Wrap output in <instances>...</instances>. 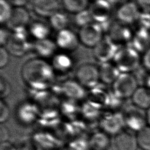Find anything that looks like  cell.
I'll use <instances>...</instances> for the list:
<instances>
[{"label": "cell", "instance_id": "obj_1", "mask_svg": "<svg viewBox=\"0 0 150 150\" xmlns=\"http://www.w3.org/2000/svg\"><path fill=\"white\" fill-rule=\"evenodd\" d=\"M22 77L28 84L36 88L49 86L54 79V70L42 58L28 60L22 68Z\"/></svg>", "mask_w": 150, "mask_h": 150}, {"label": "cell", "instance_id": "obj_2", "mask_svg": "<svg viewBox=\"0 0 150 150\" xmlns=\"http://www.w3.org/2000/svg\"><path fill=\"white\" fill-rule=\"evenodd\" d=\"M112 61L121 73H132L141 65V55L129 45H126L120 47Z\"/></svg>", "mask_w": 150, "mask_h": 150}, {"label": "cell", "instance_id": "obj_3", "mask_svg": "<svg viewBox=\"0 0 150 150\" xmlns=\"http://www.w3.org/2000/svg\"><path fill=\"white\" fill-rule=\"evenodd\" d=\"M32 45L28 38L26 28L14 30L11 33L5 45L10 54L15 57H22L32 49Z\"/></svg>", "mask_w": 150, "mask_h": 150}, {"label": "cell", "instance_id": "obj_4", "mask_svg": "<svg viewBox=\"0 0 150 150\" xmlns=\"http://www.w3.org/2000/svg\"><path fill=\"white\" fill-rule=\"evenodd\" d=\"M112 85L113 93L124 100L131 97L138 87V82L132 73H121Z\"/></svg>", "mask_w": 150, "mask_h": 150}, {"label": "cell", "instance_id": "obj_5", "mask_svg": "<svg viewBox=\"0 0 150 150\" xmlns=\"http://www.w3.org/2000/svg\"><path fill=\"white\" fill-rule=\"evenodd\" d=\"M75 77L81 86L93 87L100 81L98 67L90 63H83L76 69Z\"/></svg>", "mask_w": 150, "mask_h": 150}, {"label": "cell", "instance_id": "obj_6", "mask_svg": "<svg viewBox=\"0 0 150 150\" xmlns=\"http://www.w3.org/2000/svg\"><path fill=\"white\" fill-rule=\"evenodd\" d=\"M104 31L101 25L92 22L81 28L78 34L80 43L87 47H94L104 38Z\"/></svg>", "mask_w": 150, "mask_h": 150}, {"label": "cell", "instance_id": "obj_7", "mask_svg": "<svg viewBox=\"0 0 150 150\" xmlns=\"http://www.w3.org/2000/svg\"><path fill=\"white\" fill-rule=\"evenodd\" d=\"M120 47L121 46L116 44L106 36L94 47V58L101 63L110 62L113 60Z\"/></svg>", "mask_w": 150, "mask_h": 150}, {"label": "cell", "instance_id": "obj_8", "mask_svg": "<svg viewBox=\"0 0 150 150\" xmlns=\"http://www.w3.org/2000/svg\"><path fill=\"white\" fill-rule=\"evenodd\" d=\"M125 127L136 133L148 125L146 112L135 105L129 107L123 114Z\"/></svg>", "mask_w": 150, "mask_h": 150}, {"label": "cell", "instance_id": "obj_9", "mask_svg": "<svg viewBox=\"0 0 150 150\" xmlns=\"http://www.w3.org/2000/svg\"><path fill=\"white\" fill-rule=\"evenodd\" d=\"M141 12L142 11L135 1H127L118 8L116 16L118 22L129 26L137 23Z\"/></svg>", "mask_w": 150, "mask_h": 150}, {"label": "cell", "instance_id": "obj_10", "mask_svg": "<svg viewBox=\"0 0 150 150\" xmlns=\"http://www.w3.org/2000/svg\"><path fill=\"white\" fill-rule=\"evenodd\" d=\"M107 32V36L120 46L124 45L126 46L127 43H131L134 33L128 25L120 22H112Z\"/></svg>", "mask_w": 150, "mask_h": 150}, {"label": "cell", "instance_id": "obj_11", "mask_svg": "<svg viewBox=\"0 0 150 150\" xmlns=\"http://www.w3.org/2000/svg\"><path fill=\"white\" fill-rule=\"evenodd\" d=\"M112 7L111 4L104 0H94L88 9L94 22L101 25L111 21Z\"/></svg>", "mask_w": 150, "mask_h": 150}, {"label": "cell", "instance_id": "obj_12", "mask_svg": "<svg viewBox=\"0 0 150 150\" xmlns=\"http://www.w3.org/2000/svg\"><path fill=\"white\" fill-rule=\"evenodd\" d=\"M101 126L107 134L116 135L125 126L123 114L112 113L105 115L101 121Z\"/></svg>", "mask_w": 150, "mask_h": 150}, {"label": "cell", "instance_id": "obj_13", "mask_svg": "<svg viewBox=\"0 0 150 150\" xmlns=\"http://www.w3.org/2000/svg\"><path fill=\"white\" fill-rule=\"evenodd\" d=\"M55 42L60 49L71 52L77 48L80 41L78 35L71 30L66 28L57 32Z\"/></svg>", "mask_w": 150, "mask_h": 150}, {"label": "cell", "instance_id": "obj_14", "mask_svg": "<svg viewBox=\"0 0 150 150\" xmlns=\"http://www.w3.org/2000/svg\"><path fill=\"white\" fill-rule=\"evenodd\" d=\"M60 4L58 0H34L32 3L33 12L38 16L50 18L59 11Z\"/></svg>", "mask_w": 150, "mask_h": 150}, {"label": "cell", "instance_id": "obj_15", "mask_svg": "<svg viewBox=\"0 0 150 150\" xmlns=\"http://www.w3.org/2000/svg\"><path fill=\"white\" fill-rule=\"evenodd\" d=\"M30 19V14L26 9L23 6L15 7L13 8L11 16L6 25L8 28L12 31L19 29L26 28Z\"/></svg>", "mask_w": 150, "mask_h": 150}, {"label": "cell", "instance_id": "obj_16", "mask_svg": "<svg viewBox=\"0 0 150 150\" xmlns=\"http://www.w3.org/2000/svg\"><path fill=\"white\" fill-rule=\"evenodd\" d=\"M114 146L116 150H137L139 147L136 135L125 130L115 135Z\"/></svg>", "mask_w": 150, "mask_h": 150}, {"label": "cell", "instance_id": "obj_17", "mask_svg": "<svg viewBox=\"0 0 150 150\" xmlns=\"http://www.w3.org/2000/svg\"><path fill=\"white\" fill-rule=\"evenodd\" d=\"M57 46L55 42L46 38L41 40H36L32 45L33 51L39 56V57L49 58L53 57L56 54Z\"/></svg>", "mask_w": 150, "mask_h": 150}, {"label": "cell", "instance_id": "obj_18", "mask_svg": "<svg viewBox=\"0 0 150 150\" xmlns=\"http://www.w3.org/2000/svg\"><path fill=\"white\" fill-rule=\"evenodd\" d=\"M131 99L134 105L146 110L150 107V90L145 86H138Z\"/></svg>", "mask_w": 150, "mask_h": 150}, {"label": "cell", "instance_id": "obj_19", "mask_svg": "<svg viewBox=\"0 0 150 150\" xmlns=\"http://www.w3.org/2000/svg\"><path fill=\"white\" fill-rule=\"evenodd\" d=\"M98 69L100 80L105 84H112L121 73L115 65L110 62L101 63Z\"/></svg>", "mask_w": 150, "mask_h": 150}, {"label": "cell", "instance_id": "obj_20", "mask_svg": "<svg viewBox=\"0 0 150 150\" xmlns=\"http://www.w3.org/2000/svg\"><path fill=\"white\" fill-rule=\"evenodd\" d=\"M72 66L71 58L66 53H57L53 57L52 66L54 71L66 72L71 68Z\"/></svg>", "mask_w": 150, "mask_h": 150}, {"label": "cell", "instance_id": "obj_21", "mask_svg": "<svg viewBox=\"0 0 150 150\" xmlns=\"http://www.w3.org/2000/svg\"><path fill=\"white\" fill-rule=\"evenodd\" d=\"M29 32L36 40H41L48 38L50 28L43 22L35 21L29 26Z\"/></svg>", "mask_w": 150, "mask_h": 150}, {"label": "cell", "instance_id": "obj_22", "mask_svg": "<svg viewBox=\"0 0 150 150\" xmlns=\"http://www.w3.org/2000/svg\"><path fill=\"white\" fill-rule=\"evenodd\" d=\"M49 23L53 29L59 32L67 28L69 24V18L66 13L59 11L49 18Z\"/></svg>", "mask_w": 150, "mask_h": 150}, {"label": "cell", "instance_id": "obj_23", "mask_svg": "<svg viewBox=\"0 0 150 150\" xmlns=\"http://www.w3.org/2000/svg\"><path fill=\"white\" fill-rule=\"evenodd\" d=\"M62 4L66 11L76 14L87 9L88 0H62Z\"/></svg>", "mask_w": 150, "mask_h": 150}, {"label": "cell", "instance_id": "obj_24", "mask_svg": "<svg viewBox=\"0 0 150 150\" xmlns=\"http://www.w3.org/2000/svg\"><path fill=\"white\" fill-rule=\"evenodd\" d=\"M139 148L142 150H150V126L147 125L136 134Z\"/></svg>", "mask_w": 150, "mask_h": 150}, {"label": "cell", "instance_id": "obj_25", "mask_svg": "<svg viewBox=\"0 0 150 150\" xmlns=\"http://www.w3.org/2000/svg\"><path fill=\"white\" fill-rule=\"evenodd\" d=\"M74 22L77 26L81 28L93 22L94 21L89 9H86L75 14Z\"/></svg>", "mask_w": 150, "mask_h": 150}, {"label": "cell", "instance_id": "obj_26", "mask_svg": "<svg viewBox=\"0 0 150 150\" xmlns=\"http://www.w3.org/2000/svg\"><path fill=\"white\" fill-rule=\"evenodd\" d=\"M13 8L7 0H0V22L1 23H7L9 20Z\"/></svg>", "mask_w": 150, "mask_h": 150}, {"label": "cell", "instance_id": "obj_27", "mask_svg": "<svg viewBox=\"0 0 150 150\" xmlns=\"http://www.w3.org/2000/svg\"><path fill=\"white\" fill-rule=\"evenodd\" d=\"M107 134L98 133L94 135L91 139V143L93 147L97 149H104L108 144V138L107 137Z\"/></svg>", "mask_w": 150, "mask_h": 150}, {"label": "cell", "instance_id": "obj_28", "mask_svg": "<svg viewBox=\"0 0 150 150\" xmlns=\"http://www.w3.org/2000/svg\"><path fill=\"white\" fill-rule=\"evenodd\" d=\"M141 66L147 73H150V46L141 54Z\"/></svg>", "mask_w": 150, "mask_h": 150}, {"label": "cell", "instance_id": "obj_29", "mask_svg": "<svg viewBox=\"0 0 150 150\" xmlns=\"http://www.w3.org/2000/svg\"><path fill=\"white\" fill-rule=\"evenodd\" d=\"M9 110L7 104L3 100H1L0 101V121L1 124L5 122L9 117Z\"/></svg>", "mask_w": 150, "mask_h": 150}, {"label": "cell", "instance_id": "obj_30", "mask_svg": "<svg viewBox=\"0 0 150 150\" xmlns=\"http://www.w3.org/2000/svg\"><path fill=\"white\" fill-rule=\"evenodd\" d=\"M0 80V95L1 99H2L9 94L10 91V86L9 83L2 76H1Z\"/></svg>", "mask_w": 150, "mask_h": 150}, {"label": "cell", "instance_id": "obj_31", "mask_svg": "<svg viewBox=\"0 0 150 150\" xmlns=\"http://www.w3.org/2000/svg\"><path fill=\"white\" fill-rule=\"evenodd\" d=\"M9 60V53L4 46L0 48V67H5Z\"/></svg>", "mask_w": 150, "mask_h": 150}, {"label": "cell", "instance_id": "obj_32", "mask_svg": "<svg viewBox=\"0 0 150 150\" xmlns=\"http://www.w3.org/2000/svg\"><path fill=\"white\" fill-rule=\"evenodd\" d=\"M11 33H9L8 30L4 28H1L0 29V45L1 46H5Z\"/></svg>", "mask_w": 150, "mask_h": 150}, {"label": "cell", "instance_id": "obj_33", "mask_svg": "<svg viewBox=\"0 0 150 150\" xmlns=\"http://www.w3.org/2000/svg\"><path fill=\"white\" fill-rule=\"evenodd\" d=\"M142 12L150 13V0H136Z\"/></svg>", "mask_w": 150, "mask_h": 150}, {"label": "cell", "instance_id": "obj_34", "mask_svg": "<svg viewBox=\"0 0 150 150\" xmlns=\"http://www.w3.org/2000/svg\"><path fill=\"white\" fill-rule=\"evenodd\" d=\"M11 5L15 7L23 6L28 2V0H7Z\"/></svg>", "mask_w": 150, "mask_h": 150}, {"label": "cell", "instance_id": "obj_35", "mask_svg": "<svg viewBox=\"0 0 150 150\" xmlns=\"http://www.w3.org/2000/svg\"><path fill=\"white\" fill-rule=\"evenodd\" d=\"M1 141L3 142L4 141H5L7 139L8 137V132L5 127H4L1 125Z\"/></svg>", "mask_w": 150, "mask_h": 150}, {"label": "cell", "instance_id": "obj_36", "mask_svg": "<svg viewBox=\"0 0 150 150\" xmlns=\"http://www.w3.org/2000/svg\"><path fill=\"white\" fill-rule=\"evenodd\" d=\"M144 86L150 90V73H148V74L144 80Z\"/></svg>", "mask_w": 150, "mask_h": 150}, {"label": "cell", "instance_id": "obj_37", "mask_svg": "<svg viewBox=\"0 0 150 150\" xmlns=\"http://www.w3.org/2000/svg\"><path fill=\"white\" fill-rule=\"evenodd\" d=\"M146 118H147L148 125L150 126V107H149L148 110H146Z\"/></svg>", "mask_w": 150, "mask_h": 150}, {"label": "cell", "instance_id": "obj_38", "mask_svg": "<svg viewBox=\"0 0 150 150\" xmlns=\"http://www.w3.org/2000/svg\"><path fill=\"white\" fill-rule=\"evenodd\" d=\"M108 2H109L110 4H111L112 5H114L115 4H116L119 0H104Z\"/></svg>", "mask_w": 150, "mask_h": 150}]
</instances>
